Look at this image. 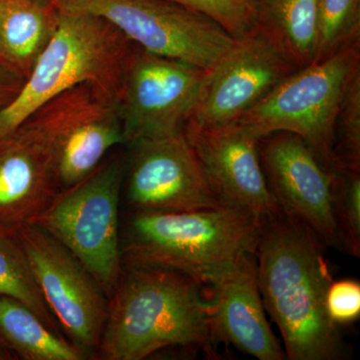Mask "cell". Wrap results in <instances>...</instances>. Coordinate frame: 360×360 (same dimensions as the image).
I'll use <instances>...</instances> for the list:
<instances>
[{"instance_id":"cell-1","label":"cell","mask_w":360,"mask_h":360,"mask_svg":"<svg viewBox=\"0 0 360 360\" xmlns=\"http://www.w3.org/2000/svg\"><path fill=\"white\" fill-rule=\"evenodd\" d=\"M326 246L283 212L262 221L255 259L265 311L276 322L286 359L340 360L347 354L326 307L333 283Z\"/></svg>"},{"instance_id":"cell-2","label":"cell","mask_w":360,"mask_h":360,"mask_svg":"<svg viewBox=\"0 0 360 360\" xmlns=\"http://www.w3.org/2000/svg\"><path fill=\"white\" fill-rule=\"evenodd\" d=\"M205 284L181 272L123 266L96 356L142 360L168 347L214 356Z\"/></svg>"},{"instance_id":"cell-3","label":"cell","mask_w":360,"mask_h":360,"mask_svg":"<svg viewBox=\"0 0 360 360\" xmlns=\"http://www.w3.org/2000/svg\"><path fill=\"white\" fill-rule=\"evenodd\" d=\"M262 226L252 213L229 205L134 212L122 239L123 266L174 270L206 284L241 255H255Z\"/></svg>"},{"instance_id":"cell-4","label":"cell","mask_w":360,"mask_h":360,"mask_svg":"<svg viewBox=\"0 0 360 360\" xmlns=\"http://www.w3.org/2000/svg\"><path fill=\"white\" fill-rule=\"evenodd\" d=\"M58 9V27L51 41L20 91L0 110V146L40 106L75 85L92 82L120 98L134 44L103 18Z\"/></svg>"},{"instance_id":"cell-5","label":"cell","mask_w":360,"mask_h":360,"mask_svg":"<svg viewBox=\"0 0 360 360\" xmlns=\"http://www.w3.org/2000/svg\"><path fill=\"white\" fill-rule=\"evenodd\" d=\"M359 68L357 40L328 58L291 73L236 122L258 139L274 132L297 135L322 167L335 174L336 116L348 82Z\"/></svg>"},{"instance_id":"cell-6","label":"cell","mask_w":360,"mask_h":360,"mask_svg":"<svg viewBox=\"0 0 360 360\" xmlns=\"http://www.w3.org/2000/svg\"><path fill=\"white\" fill-rule=\"evenodd\" d=\"M125 167L122 153L104 158L84 179L63 189L32 222L86 267L108 300L123 271L120 200Z\"/></svg>"},{"instance_id":"cell-7","label":"cell","mask_w":360,"mask_h":360,"mask_svg":"<svg viewBox=\"0 0 360 360\" xmlns=\"http://www.w3.org/2000/svg\"><path fill=\"white\" fill-rule=\"evenodd\" d=\"M18 129L44 149L61 189L94 172L111 149L125 146L120 98L92 82L54 96Z\"/></svg>"},{"instance_id":"cell-8","label":"cell","mask_w":360,"mask_h":360,"mask_svg":"<svg viewBox=\"0 0 360 360\" xmlns=\"http://www.w3.org/2000/svg\"><path fill=\"white\" fill-rule=\"evenodd\" d=\"M103 18L143 51L210 70L236 40L202 14L172 0H53Z\"/></svg>"},{"instance_id":"cell-9","label":"cell","mask_w":360,"mask_h":360,"mask_svg":"<svg viewBox=\"0 0 360 360\" xmlns=\"http://www.w3.org/2000/svg\"><path fill=\"white\" fill-rule=\"evenodd\" d=\"M207 73L134 44L120 94L125 146L184 131Z\"/></svg>"},{"instance_id":"cell-10","label":"cell","mask_w":360,"mask_h":360,"mask_svg":"<svg viewBox=\"0 0 360 360\" xmlns=\"http://www.w3.org/2000/svg\"><path fill=\"white\" fill-rule=\"evenodd\" d=\"M15 232L45 302L70 342L87 357L96 354L108 296L86 267L41 227L23 224Z\"/></svg>"},{"instance_id":"cell-11","label":"cell","mask_w":360,"mask_h":360,"mask_svg":"<svg viewBox=\"0 0 360 360\" xmlns=\"http://www.w3.org/2000/svg\"><path fill=\"white\" fill-rule=\"evenodd\" d=\"M258 151L267 186L281 212L305 225L324 245L345 252L335 215L333 174L290 132L262 137Z\"/></svg>"},{"instance_id":"cell-12","label":"cell","mask_w":360,"mask_h":360,"mask_svg":"<svg viewBox=\"0 0 360 360\" xmlns=\"http://www.w3.org/2000/svg\"><path fill=\"white\" fill-rule=\"evenodd\" d=\"M127 200L134 212L175 213L224 205L184 131L129 144Z\"/></svg>"},{"instance_id":"cell-13","label":"cell","mask_w":360,"mask_h":360,"mask_svg":"<svg viewBox=\"0 0 360 360\" xmlns=\"http://www.w3.org/2000/svg\"><path fill=\"white\" fill-rule=\"evenodd\" d=\"M296 70L262 32L255 30L236 40L208 70L186 124L208 127L236 122Z\"/></svg>"},{"instance_id":"cell-14","label":"cell","mask_w":360,"mask_h":360,"mask_svg":"<svg viewBox=\"0 0 360 360\" xmlns=\"http://www.w3.org/2000/svg\"><path fill=\"white\" fill-rule=\"evenodd\" d=\"M184 132L222 205L241 208L262 221L281 213L267 186L255 135L236 122L208 127L186 124Z\"/></svg>"},{"instance_id":"cell-15","label":"cell","mask_w":360,"mask_h":360,"mask_svg":"<svg viewBox=\"0 0 360 360\" xmlns=\"http://www.w3.org/2000/svg\"><path fill=\"white\" fill-rule=\"evenodd\" d=\"M205 285H207L208 319L215 345H233L259 360L286 359L265 315L255 255H241Z\"/></svg>"},{"instance_id":"cell-16","label":"cell","mask_w":360,"mask_h":360,"mask_svg":"<svg viewBox=\"0 0 360 360\" xmlns=\"http://www.w3.org/2000/svg\"><path fill=\"white\" fill-rule=\"evenodd\" d=\"M61 191L44 149L25 130L0 146V231L32 224Z\"/></svg>"},{"instance_id":"cell-17","label":"cell","mask_w":360,"mask_h":360,"mask_svg":"<svg viewBox=\"0 0 360 360\" xmlns=\"http://www.w3.org/2000/svg\"><path fill=\"white\" fill-rule=\"evenodd\" d=\"M53 0H0V58L26 78L58 27Z\"/></svg>"},{"instance_id":"cell-18","label":"cell","mask_w":360,"mask_h":360,"mask_svg":"<svg viewBox=\"0 0 360 360\" xmlns=\"http://www.w3.org/2000/svg\"><path fill=\"white\" fill-rule=\"evenodd\" d=\"M258 32L297 70L314 63L319 0H257Z\"/></svg>"},{"instance_id":"cell-19","label":"cell","mask_w":360,"mask_h":360,"mask_svg":"<svg viewBox=\"0 0 360 360\" xmlns=\"http://www.w3.org/2000/svg\"><path fill=\"white\" fill-rule=\"evenodd\" d=\"M23 360H84V352L52 331L32 309L0 295V356Z\"/></svg>"},{"instance_id":"cell-20","label":"cell","mask_w":360,"mask_h":360,"mask_svg":"<svg viewBox=\"0 0 360 360\" xmlns=\"http://www.w3.org/2000/svg\"><path fill=\"white\" fill-rule=\"evenodd\" d=\"M0 295L9 296L32 310L54 333L60 324L45 302L16 232L0 231Z\"/></svg>"},{"instance_id":"cell-21","label":"cell","mask_w":360,"mask_h":360,"mask_svg":"<svg viewBox=\"0 0 360 360\" xmlns=\"http://www.w3.org/2000/svg\"><path fill=\"white\" fill-rule=\"evenodd\" d=\"M360 40V0H319L314 63Z\"/></svg>"},{"instance_id":"cell-22","label":"cell","mask_w":360,"mask_h":360,"mask_svg":"<svg viewBox=\"0 0 360 360\" xmlns=\"http://www.w3.org/2000/svg\"><path fill=\"white\" fill-rule=\"evenodd\" d=\"M333 160L338 169L360 172V68L350 78L336 116Z\"/></svg>"},{"instance_id":"cell-23","label":"cell","mask_w":360,"mask_h":360,"mask_svg":"<svg viewBox=\"0 0 360 360\" xmlns=\"http://www.w3.org/2000/svg\"><path fill=\"white\" fill-rule=\"evenodd\" d=\"M336 219L345 253L360 255V172L338 169L333 174Z\"/></svg>"},{"instance_id":"cell-24","label":"cell","mask_w":360,"mask_h":360,"mask_svg":"<svg viewBox=\"0 0 360 360\" xmlns=\"http://www.w3.org/2000/svg\"><path fill=\"white\" fill-rule=\"evenodd\" d=\"M202 14L239 40L257 30V0H172Z\"/></svg>"},{"instance_id":"cell-25","label":"cell","mask_w":360,"mask_h":360,"mask_svg":"<svg viewBox=\"0 0 360 360\" xmlns=\"http://www.w3.org/2000/svg\"><path fill=\"white\" fill-rule=\"evenodd\" d=\"M330 319L338 326L356 321L360 315V284L352 279L333 281L326 296Z\"/></svg>"},{"instance_id":"cell-26","label":"cell","mask_w":360,"mask_h":360,"mask_svg":"<svg viewBox=\"0 0 360 360\" xmlns=\"http://www.w3.org/2000/svg\"><path fill=\"white\" fill-rule=\"evenodd\" d=\"M25 80L22 75L0 58V110L13 101Z\"/></svg>"}]
</instances>
